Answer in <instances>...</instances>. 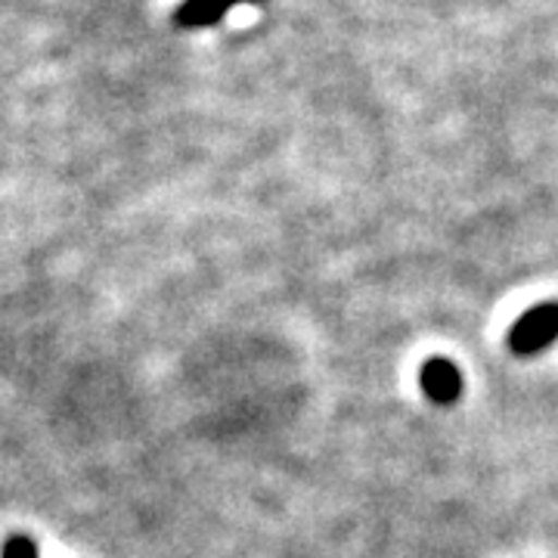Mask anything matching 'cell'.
Masks as SVG:
<instances>
[{"label":"cell","instance_id":"cell-3","mask_svg":"<svg viewBox=\"0 0 558 558\" xmlns=\"http://www.w3.org/2000/svg\"><path fill=\"white\" fill-rule=\"evenodd\" d=\"M0 558H40L38 543L28 534H10L0 543Z\"/></svg>","mask_w":558,"mask_h":558},{"label":"cell","instance_id":"cell-1","mask_svg":"<svg viewBox=\"0 0 558 558\" xmlns=\"http://www.w3.org/2000/svg\"><path fill=\"white\" fill-rule=\"evenodd\" d=\"M553 341H558V301H543L537 307L524 311L506 336L509 351L519 357L543 354Z\"/></svg>","mask_w":558,"mask_h":558},{"label":"cell","instance_id":"cell-2","mask_svg":"<svg viewBox=\"0 0 558 558\" xmlns=\"http://www.w3.org/2000/svg\"><path fill=\"white\" fill-rule=\"evenodd\" d=\"M418 388L422 395L438 403V407H453L459 398H462V373L453 360L447 357H432L422 363L418 369Z\"/></svg>","mask_w":558,"mask_h":558}]
</instances>
